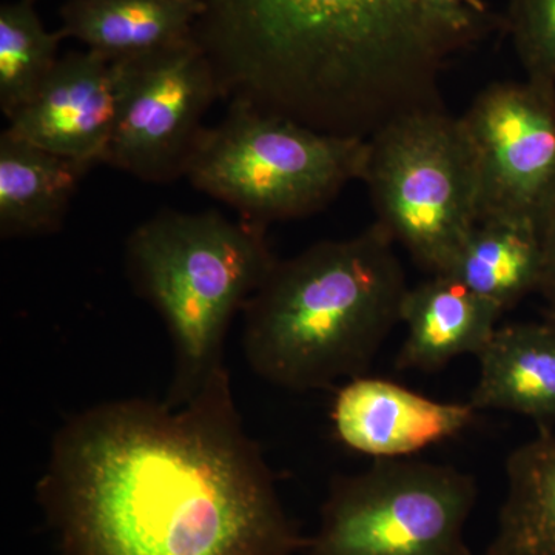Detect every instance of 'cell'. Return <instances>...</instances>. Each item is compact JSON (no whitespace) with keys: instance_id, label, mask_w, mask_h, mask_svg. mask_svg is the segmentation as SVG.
Returning <instances> with one entry per match:
<instances>
[{"instance_id":"7a4b0ae2","label":"cell","mask_w":555,"mask_h":555,"mask_svg":"<svg viewBox=\"0 0 555 555\" xmlns=\"http://www.w3.org/2000/svg\"><path fill=\"white\" fill-rule=\"evenodd\" d=\"M192 39L221 100L335 137L371 139L444 109L441 75L494 27L423 0H198Z\"/></svg>"},{"instance_id":"2e32d148","label":"cell","mask_w":555,"mask_h":555,"mask_svg":"<svg viewBox=\"0 0 555 555\" xmlns=\"http://www.w3.org/2000/svg\"><path fill=\"white\" fill-rule=\"evenodd\" d=\"M441 275L506 312L539 291L542 278L539 233L529 225L478 222Z\"/></svg>"},{"instance_id":"8fae6325","label":"cell","mask_w":555,"mask_h":555,"mask_svg":"<svg viewBox=\"0 0 555 555\" xmlns=\"http://www.w3.org/2000/svg\"><path fill=\"white\" fill-rule=\"evenodd\" d=\"M470 403H443L389 379H349L332 409L345 447L374 460L409 456L459 436L477 420Z\"/></svg>"},{"instance_id":"ffe728a7","label":"cell","mask_w":555,"mask_h":555,"mask_svg":"<svg viewBox=\"0 0 555 555\" xmlns=\"http://www.w3.org/2000/svg\"><path fill=\"white\" fill-rule=\"evenodd\" d=\"M542 246V278L537 294L546 299L547 308L555 306V190L537 221Z\"/></svg>"},{"instance_id":"7402d4cb","label":"cell","mask_w":555,"mask_h":555,"mask_svg":"<svg viewBox=\"0 0 555 555\" xmlns=\"http://www.w3.org/2000/svg\"><path fill=\"white\" fill-rule=\"evenodd\" d=\"M483 555H507L505 551L502 550L499 545H495L494 542L491 543V545L488 546V550H486V553Z\"/></svg>"},{"instance_id":"4fadbf2b","label":"cell","mask_w":555,"mask_h":555,"mask_svg":"<svg viewBox=\"0 0 555 555\" xmlns=\"http://www.w3.org/2000/svg\"><path fill=\"white\" fill-rule=\"evenodd\" d=\"M478 358L470 406L528 416L539 429L555 425V324L496 327Z\"/></svg>"},{"instance_id":"7c38bea8","label":"cell","mask_w":555,"mask_h":555,"mask_svg":"<svg viewBox=\"0 0 555 555\" xmlns=\"http://www.w3.org/2000/svg\"><path fill=\"white\" fill-rule=\"evenodd\" d=\"M503 310L444 275L409 287L401 308L408 337L397 366L440 371L462 356H480L496 331Z\"/></svg>"},{"instance_id":"44dd1931","label":"cell","mask_w":555,"mask_h":555,"mask_svg":"<svg viewBox=\"0 0 555 555\" xmlns=\"http://www.w3.org/2000/svg\"><path fill=\"white\" fill-rule=\"evenodd\" d=\"M427 7L463 21L489 20L492 14L478 0H423Z\"/></svg>"},{"instance_id":"52a82bcc","label":"cell","mask_w":555,"mask_h":555,"mask_svg":"<svg viewBox=\"0 0 555 555\" xmlns=\"http://www.w3.org/2000/svg\"><path fill=\"white\" fill-rule=\"evenodd\" d=\"M473 476L415 460H374L334 480L308 555H470Z\"/></svg>"},{"instance_id":"e0dca14e","label":"cell","mask_w":555,"mask_h":555,"mask_svg":"<svg viewBox=\"0 0 555 555\" xmlns=\"http://www.w3.org/2000/svg\"><path fill=\"white\" fill-rule=\"evenodd\" d=\"M507 494L494 543L507 555H555V436L540 429L506 462Z\"/></svg>"},{"instance_id":"6da1fadb","label":"cell","mask_w":555,"mask_h":555,"mask_svg":"<svg viewBox=\"0 0 555 555\" xmlns=\"http://www.w3.org/2000/svg\"><path fill=\"white\" fill-rule=\"evenodd\" d=\"M38 496L62 555H294L308 539L247 436L228 367L173 408L109 401L54 436Z\"/></svg>"},{"instance_id":"603a6c76","label":"cell","mask_w":555,"mask_h":555,"mask_svg":"<svg viewBox=\"0 0 555 555\" xmlns=\"http://www.w3.org/2000/svg\"><path fill=\"white\" fill-rule=\"evenodd\" d=\"M545 320L555 324V306H551V308L546 309Z\"/></svg>"},{"instance_id":"30bf717a","label":"cell","mask_w":555,"mask_h":555,"mask_svg":"<svg viewBox=\"0 0 555 555\" xmlns=\"http://www.w3.org/2000/svg\"><path fill=\"white\" fill-rule=\"evenodd\" d=\"M118 109V68L94 51L60 57L27 104L9 119L11 133L94 167L104 160Z\"/></svg>"},{"instance_id":"5b68a950","label":"cell","mask_w":555,"mask_h":555,"mask_svg":"<svg viewBox=\"0 0 555 555\" xmlns=\"http://www.w3.org/2000/svg\"><path fill=\"white\" fill-rule=\"evenodd\" d=\"M367 153L366 139L321 133L232 101L221 122L204 129L185 178L268 228L327 207L349 182L361 181Z\"/></svg>"},{"instance_id":"ac0fdd59","label":"cell","mask_w":555,"mask_h":555,"mask_svg":"<svg viewBox=\"0 0 555 555\" xmlns=\"http://www.w3.org/2000/svg\"><path fill=\"white\" fill-rule=\"evenodd\" d=\"M35 2L16 0L0 7V109L7 119L49 78L65 39L61 31L47 30Z\"/></svg>"},{"instance_id":"9c48e42d","label":"cell","mask_w":555,"mask_h":555,"mask_svg":"<svg viewBox=\"0 0 555 555\" xmlns=\"http://www.w3.org/2000/svg\"><path fill=\"white\" fill-rule=\"evenodd\" d=\"M478 179V222L537 229L555 190V83H489L460 118Z\"/></svg>"},{"instance_id":"d6986e66","label":"cell","mask_w":555,"mask_h":555,"mask_svg":"<svg viewBox=\"0 0 555 555\" xmlns=\"http://www.w3.org/2000/svg\"><path fill=\"white\" fill-rule=\"evenodd\" d=\"M505 24L526 78L555 83V0H507Z\"/></svg>"},{"instance_id":"3957f363","label":"cell","mask_w":555,"mask_h":555,"mask_svg":"<svg viewBox=\"0 0 555 555\" xmlns=\"http://www.w3.org/2000/svg\"><path fill=\"white\" fill-rule=\"evenodd\" d=\"M406 273L378 222L278 259L244 306L248 366L283 389H327L361 377L401 323Z\"/></svg>"},{"instance_id":"8992f818","label":"cell","mask_w":555,"mask_h":555,"mask_svg":"<svg viewBox=\"0 0 555 555\" xmlns=\"http://www.w3.org/2000/svg\"><path fill=\"white\" fill-rule=\"evenodd\" d=\"M377 221L416 264L441 275L480 219L473 149L447 109L414 113L367 139Z\"/></svg>"},{"instance_id":"ba28073f","label":"cell","mask_w":555,"mask_h":555,"mask_svg":"<svg viewBox=\"0 0 555 555\" xmlns=\"http://www.w3.org/2000/svg\"><path fill=\"white\" fill-rule=\"evenodd\" d=\"M118 109L102 163L153 184L185 177L221 90L215 69L193 39L116 62Z\"/></svg>"},{"instance_id":"277c9868","label":"cell","mask_w":555,"mask_h":555,"mask_svg":"<svg viewBox=\"0 0 555 555\" xmlns=\"http://www.w3.org/2000/svg\"><path fill=\"white\" fill-rule=\"evenodd\" d=\"M276 261L266 225L230 221L217 210H163L130 233L127 275L163 318L173 343L167 404L189 403L225 367L230 324Z\"/></svg>"},{"instance_id":"9a60e30c","label":"cell","mask_w":555,"mask_h":555,"mask_svg":"<svg viewBox=\"0 0 555 555\" xmlns=\"http://www.w3.org/2000/svg\"><path fill=\"white\" fill-rule=\"evenodd\" d=\"M198 0H67L64 38L112 62L129 61L192 39Z\"/></svg>"},{"instance_id":"5bb4252c","label":"cell","mask_w":555,"mask_h":555,"mask_svg":"<svg viewBox=\"0 0 555 555\" xmlns=\"http://www.w3.org/2000/svg\"><path fill=\"white\" fill-rule=\"evenodd\" d=\"M91 169L11 133L0 134V235L35 238L61 229Z\"/></svg>"}]
</instances>
